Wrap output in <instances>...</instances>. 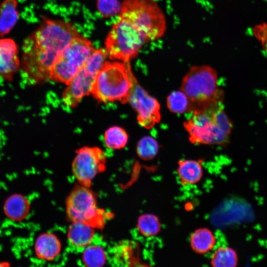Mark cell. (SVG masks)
<instances>
[{"label":"cell","instance_id":"52a82bcc","mask_svg":"<svg viewBox=\"0 0 267 267\" xmlns=\"http://www.w3.org/2000/svg\"><path fill=\"white\" fill-rule=\"evenodd\" d=\"M94 49L88 38L81 35L76 37L59 54L50 70L49 78L67 85Z\"/></svg>","mask_w":267,"mask_h":267},{"label":"cell","instance_id":"277c9868","mask_svg":"<svg viewBox=\"0 0 267 267\" xmlns=\"http://www.w3.org/2000/svg\"><path fill=\"white\" fill-rule=\"evenodd\" d=\"M135 79L129 62L106 61L97 74L91 94L100 102L126 103Z\"/></svg>","mask_w":267,"mask_h":267},{"label":"cell","instance_id":"9c48e42d","mask_svg":"<svg viewBox=\"0 0 267 267\" xmlns=\"http://www.w3.org/2000/svg\"><path fill=\"white\" fill-rule=\"evenodd\" d=\"M107 56L105 49L94 50L64 91L62 98L66 105L74 107L91 93L97 74Z\"/></svg>","mask_w":267,"mask_h":267},{"label":"cell","instance_id":"ba28073f","mask_svg":"<svg viewBox=\"0 0 267 267\" xmlns=\"http://www.w3.org/2000/svg\"><path fill=\"white\" fill-rule=\"evenodd\" d=\"M66 211L72 222H83L94 228L103 227L107 216L104 210L98 207L96 196L89 187L81 184L67 198Z\"/></svg>","mask_w":267,"mask_h":267},{"label":"cell","instance_id":"4fadbf2b","mask_svg":"<svg viewBox=\"0 0 267 267\" xmlns=\"http://www.w3.org/2000/svg\"><path fill=\"white\" fill-rule=\"evenodd\" d=\"M112 261L117 266H141L140 246L133 240H123L117 243L112 251Z\"/></svg>","mask_w":267,"mask_h":267},{"label":"cell","instance_id":"83f0119b","mask_svg":"<svg viewBox=\"0 0 267 267\" xmlns=\"http://www.w3.org/2000/svg\"><path fill=\"white\" fill-rule=\"evenodd\" d=\"M9 265L5 262H0V267L9 266Z\"/></svg>","mask_w":267,"mask_h":267},{"label":"cell","instance_id":"603a6c76","mask_svg":"<svg viewBox=\"0 0 267 267\" xmlns=\"http://www.w3.org/2000/svg\"><path fill=\"white\" fill-rule=\"evenodd\" d=\"M82 261L87 267H102L106 261V253L101 246L89 245L83 253Z\"/></svg>","mask_w":267,"mask_h":267},{"label":"cell","instance_id":"4316f807","mask_svg":"<svg viewBox=\"0 0 267 267\" xmlns=\"http://www.w3.org/2000/svg\"><path fill=\"white\" fill-rule=\"evenodd\" d=\"M253 34L267 52V24L262 23L256 26L253 29Z\"/></svg>","mask_w":267,"mask_h":267},{"label":"cell","instance_id":"ffe728a7","mask_svg":"<svg viewBox=\"0 0 267 267\" xmlns=\"http://www.w3.org/2000/svg\"><path fill=\"white\" fill-rule=\"evenodd\" d=\"M237 251L228 246H221L213 253L210 263L213 267H236L238 264Z\"/></svg>","mask_w":267,"mask_h":267},{"label":"cell","instance_id":"5b68a950","mask_svg":"<svg viewBox=\"0 0 267 267\" xmlns=\"http://www.w3.org/2000/svg\"><path fill=\"white\" fill-rule=\"evenodd\" d=\"M118 17L130 22L148 41L161 38L166 30L165 15L154 0H125Z\"/></svg>","mask_w":267,"mask_h":267},{"label":"cell","instance_id":"8fae6325","mask_svg":"<svg viewBox=\"0 0 267 267\" xmlns=\"http://www.w3.org/2000/svg\"><path fill=\"white\" fill-rule=\"evenodd\" d=\"M128 102L137 113L138 124L146 129L152 128L161 118L160 104L138 83L134 80Z\"/></svg>","mask_w":267,"mask_h":267},{"label":"cell","instance_id":"8992f818","mask_svg":"<svg viewBox=\"0 0 267 267\" xmlns=\"http://www.w3.org/2000/svg\"><path fill=\"white\" fill-rule=\"evenodd\" d=\"M147 42L144 36L130 22L118 17L106 38L105 49L110 59L130 62Z\"/></svg>","mask_w":267,"mask_h":267},{"label":"cell","instance_id":"7402d4cb","mask_svg":"<svg viewBox=\"0 0 267 267\" xmlns=\"http://www.w3.org/2000/svg\"><path fill=\"white\" fill-rule=\"evenodd\" d=\"M128 141V135L126 131L118 126H113L107 129L104 134L106 146L112 149L124 148Z\"/></svg>","mask_w":267,"mask_h":267},{"label":"cell","instance_id":"484cf974","mask_svg":"<svg viewBox=\"0 0 267 267\" xmlns=\"http://www.w3.org/2000/svg\"><path fill=\"white\" fill-rule=\"evenodd\" d=\"M121 6L118 0H98V9L105 17H110L119 13Z\"/></svg>","mask_w":267,"mask_h":267},{"label":"cell","instance_id":"d6986e66","mask_svg":"<svg viewBox=\"0 0 267 267\" xmlns=\"http://www.w3.org/2000/svg\"><path fill=\"white\" fill-rule=\"evenodd\" d=\"M19 18L17 0H3L0 4V37L8 34Z\"/></svg>","mask_w":267,"mask_h":267},{"label":"cell","instance_id":"44dd1931","mask_svg":"<svg viewBox=\"0 0 267 267\" xmlns=\"http://www.w3.org/2000/svg\"><path fill=\"white\" fill-rule=\"evenodd\" d=\"M136 227L140 234L145 237H152L157 235L161 228L158 217L150 213L140 215L137 220Z\"/></svg>","mask_w":267,"mask_h":267},{"label":"cell","instance_id":"d4e9b609","mask_svg":"<svg viewBox=\"0 0 267 267\" xmlns=\"http://www.w3.org/2000/svg\"><path fill=\"white\" fill-rule=\"evenodd\" d=\"M167 106L172 113L182 114L189 112V103L186 95L181 91L171 92L167 98Z\"/></svg>","mask_w":267,"mask_h":267},{"label":"cell","instance_id":"ac0fdd59","mask_svg":"<svg viewBox=\"0 0 267 267\" xmlns=\"http://www.w3.org/2000/svg\"><path fill=\"white\" fill-rule=\"evenodd\" d=\"M217 239L213 232L206 227L194 230L190 236V245L197 254L203 255L212 250L215 247Z\"/></svg>","mask_w":267,"mask_h":267},{"label":"cell","instance_id":"5bb4252c","mask_svg":"<svg viewBox=\"0 0 267 267\" xmlns=\"http://www.w3.org/2000/svg\"><path fill=\"white\" fill-rule=\"evenodd\" d=\"M34 249L36 255L39 259L52 261L59 255L61 250V243L55 234L49 232L44 233L36 239Z\"/></svg>","mask_w":267,"mask_h":267},{"label":"cell","instance_id":"9a60e30c","mask_svg":"<svg viewBox=\"0 0 267 267\" xmlns=\"http://www.w3.org/2000/svg\"><path fill=\"white\" fill-rule=\"evenodd\" d=\"M177 174L183 186L193 185L202 179L203 170L200 161L180 160L178 163Z\"/></svg>","mask_w":267,"mask_h":267},{"label":"cell","instance_id":"2e32d148","mask_svg":"<svg viewBox=\"0 0 267 267\" xmlns=\"http://www.w3.org/2000/svg\"><path fill=\"white\" fill-rule=\"evenodd\" d=\"M94 229L87 223L73 222L68 228V240L71 244L76 247H86L91 244L94 239Z\"/></svg>","mask_w":267,"mask_h":267},{"label":"cell","instance_id":"6da1fadb","mask_svg":"<svg viewBox=\"0 0 267 267\" xmlns=\"http://www.w3.org/2000/svg\"><path fill=\"white\" fill-rule=\"evenodd\" d=\"M80 35L71 22L44 18L23 43L21 68L23 74L34 82L49 78L60 52Z\"/></svg>","mask_w":267,"mask_h":267},{"label":"cell","instance_id":"cb8c5ba5","mask_svg":"<svg viewBox=\"0 0 267 267\" xmlns=\"http://www.w3.org/2000/svg\"><path fill=\"white\" fill-rule=\"evenodd\" d=\"M159 149V144L155 139L150 136H145L138 141L136 153L141 159L149 161L156 156Z\"/></svg>","mask_w":267,"mask_h":267},{"label":"cell","instance_id":"7c38bea8","mask_svg":"<svg viewBox=\"0 0 267 267\" xmlns=\"http://www.w3.org/2000/svg\"><path fill=\"white\" fill-rule=\"evenodd\" d=\"M18 54V46L14 40L0 38V77L10 79L19 69Z\"/></svg>","mask_w":267,"mask_h":267},{"label":"cell","instance_id":"7a4b0ae2","mask_svg":"<svg viewBox=\"0 0 267 267\" xmlns=\"http://www.w3.org/2000/svg\"><path fill=\"white\" fill-rule=\"evenodd\" d=\"M193 113L183 123L191 143L222 146L229 143L233 124L224 111L222 102Z\"/></svg>","mask_w":267,"mask_h":267},{"label":"cell","instance_id":"30bf717a","mask_svg":"<svg viewBox=\"0 0 267 267\" xmlns=\"http://www.w3.org/2000/svg\"><path fill=\"white\" fill-rule=\"evenodd\" d=\"M106 163V155L100 148L83 147L76 151L72 173L80 184L90 187L94 178L105 170Z\"/></svg>","mask_w":267,"mask_h":267},{"label":"cell","instance_id":"e0dca14e","mask_svg":"<svg viewBox=\"0 0 267 267\" xmlns=\"http://www.w3.org/2000/svg\"><path fill=\"white\" fill-rule=\"evenodd\" d=\"M30 203L24 196L14 194L9 196L5 201L3 211L6 216L15 222L24 220L29 215Z\"/></svg>","mask_w":267,"mask_h":267},{"label":"cell","instance_id":"3957f363","mask_svg":"<svg viewBox=\"0 0 267 267\" xmlns=\"http://www.w3.org/2000/svg\"><path fill=\"white\" fill-rule=\"evenodd\" d=\"M180 90L187 96L189 112L203 110L223 102V91L218 85V75L209 65L192 66L183 77Z\"/></svg>","mask_w":267,"mask_h":267}]
</instances>
